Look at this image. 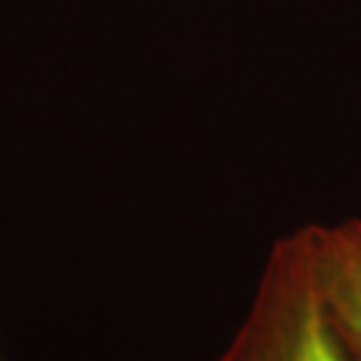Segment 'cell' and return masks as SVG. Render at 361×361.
Wrapping results in <instances>:
<instances>
[{
	"mask_svg": "<svg viewBox=\"0 0 361 361\" xmlns=\"http://www.w3.org/2000/svg\"><path fill=\"white\" fill-rule=\"evenodd\" d=\"M214 361H361L324 305L297 231L271 246L246 316Z\"/></svg>",
	"mask_w": 361,
	"mask_h": 361,
	"instance_id": "6da1fadb",
	"label": "cell"
},
{
	"mask_svg": "<svg viewBox=\"0 0 361 361\" xmlns=\"http://www.w3.org/2000/svg\"><path fill=\"white\" fill-rule=\"evenodd\" d=\"M297 233L324 305L361 359V219L316 222Z\"/></svg>",
	"mask_w": 361,
	"mask_h": 361,
	"instance_id": "7a4b0ae2",
	"label": "cell"
}]
</instances>
